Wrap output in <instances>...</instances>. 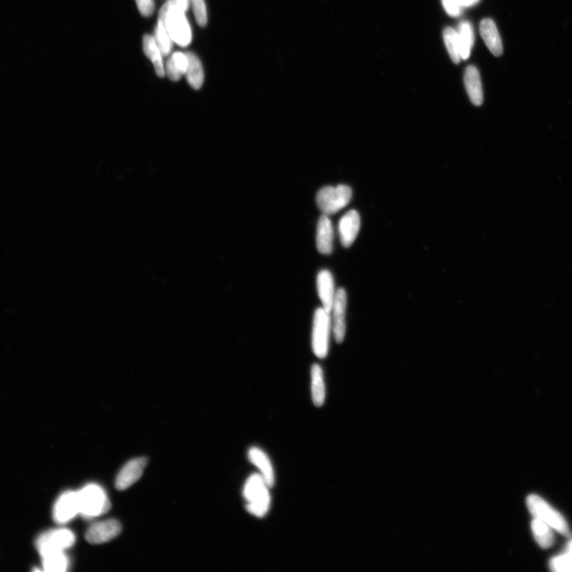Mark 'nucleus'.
<instances>
[{
	"label": "nucleus",
	"mask_w": 572,
	"mask_h": 572,
	"mask_svg": "<svg viewBox=\"0 0 572 572\" xmlns=\"http://www.w3.org/2000/svg\"><path fill=\"white\" fill-rule=\"evenodd\" d=\"M166 14V26L173 43L182 47H186L192 42V31L186 13L175 2V0L167 1Z\"/></svg>",
	"instance_id": "f03ea898"
},
{
	"label": "nucleus",
	"mask_w": 572,
	"mask_h": 572,
	"mask_svg": "<svg viewBox=\"0 0 572 572\" xmlns=\"http://www.w3.org/2000/svg\"><path fill=\"white\" fill-rule=\"evenodd\" d=\"M334 230L331 219L323 215L317 223L316 247L323 254H331L333 251Z\"/></svg>",
	"instance_id": "4468645a"
},
{
	"label": "nucleus",
	"mask_w": 572,
	"mask_h": 572,
	"mask_svg": "<svg viewBox=\"0 0 572 572\" xmlns=\"http://www.w3.org/2000/svg\"><path fill=\"white\" fill-rule=\"evenodd\" d=\"M464 83L473 105L481 106L483 102V92L481 74L476 67L470 66L466 68Z\"/></svg>",
	"instance_id": "dca6fc26"
},
{
	"label": "nucleus",
	"mask_w": 572,
	"mask_h": 572,
	"mask_svg": "<svg viewBox=\"0 0 572 572\" xmlns=\"http://www.w3.org/2000/svg\"><path fill=\"white\" fill-rule=\"evenodd\" d=\"M551 569L558 572H572V558L567 553L553 558L550 562Z\"/></svg>",
	"instance_id": "bb28decb"
},
{
	"label": "nucleus",
	"mask_w": 572,
	"mask_h": 572,
	"mask_svg": "<svg viewBox=\"0 0 572 572\" xmlns=\"http://www.w3.org/2000/svg\"><path fill=\"white\" fill-rule=\"evenodd\" d=\"M527 506L529 512L533 514L535 518L544 522L550 525L552 529L558 531L559 533L564 536H570L569 525L562 514L555 511L539 496L534 494L529 496Z\"/></svg>",
	"instance_id": "423d86ee"
},
{
	"label": "nucleus",
	"mask_w": 572,
	"mask_h": 572,
	"mask_svg": "<svg viewBox=\"0 0 572 572\" xmlns=\"http://www.w3.org/2000/svg\"><path fill=\"white\" fill-rule=\"evenodd\" d=\"M45 571L64 572L68 568V559L64 552H54L42 557Z\"/></svg>",
	"instance_id": "393cba45"
},
{
	"label": "nucleus",
	"mask_w": 572,
	"mask_h": 572,
	"mask_svg": "<svg viewBox=\"0 0 572 572\" xmlns=\"http://www.w3.org/2000/svg\"><path fill=\"white\" fill-rule=\"evenodd\" d=\"M311 397L316 406L321 407L325 403L326 391L325 376L319 364H314L311 368Z\"/></svg>",
	"instance_id": "a211bd4d"
},
{
	"label": "nucleus",
	"mask_w": 572,
	"mask_h": 572,
	"mask_svg": "<svg viewBox=\"0 0 572 572\" xmlns=\"http://www.w3.org/2000/svg\"><path fill=\"white\" fill-rule=\"evenodd\" d=\"M143 50L144 53L152 61L154 66L156 74L159 78H164L166 71L163 61V54L159 47L155 38L150 36H145L143 38Z\"/></svg>",
	"instance_id": "aec40b11"
},
{
	"label": "nucleus",
	"mask_w": 572,
	"mask_h": 572,
	"mask_svg": "<svg viewBox=\"0 0 572 572\" xmlns=\"http://www.w3.org/2000/svg\"><path fill=\"white\" fill-rule=\"evenodd\" d=\"M79 513L86 518H95L109 511L110 502L101 487L88 485L78 492Z\"/></svg>",
	"instance_id": "7ed1b4c3"
},
{
	"label": "nucleus",
	"mask_w": 572,
	"mask_h": 572,
	"mask_svg": "<svg viewBox=\"0 0 572 572\" xmlns=\"http://www.w3.org/2000/svg\"><path fill=\"white\" fill-rule=\"evenodd\" d=\"M136 3L140 13L145 17H149L154 13V0H136Z\"/></svg>",
	"instance_id": "c756f323"
},
{
	"label": "nucleus",
	"mask_w": 572,
	"mask_h": 572,
	"mask_svg": "<svg viewBox=\"0 0 572 572\" xmlns=\"http://www.w3.org/2000/svg\"><path fill=\"white\" fill-rule=\"evenodd\" d=\"M192 1L195 18L200 27L207 25V15L205 0H191Z\"/></svg>",
	"instance_id": "cd10ccee"
},
{
	"label": "nucleus",
	"mask_w": 572,
	"mask_h": 572,
	"mask_svg": "<svg viewBox=\"0 0 572 572\" xmlns=\"http://www.w3.org/2000/svg\"><path fill=\"white\" fill-rule=\"evenodd\" d=\"M267 483L262 476L254 474L245 484L244 494L247 500V511L253 515L263 518L270 506V495Z\"/></svg>",
	"instance_id": "f257e3e1"
},
{
	"label": "nucleus",
	"mask_w": 572,
	"mask_h": 572,
	"mask_svg": "<svg viewBox=\"0 0 572 572\" xmlns=\"http://www.w3.org/2000/svg\"><path fill=\"white\" fill-rule=\"evenodd\" d=\"M460 45V55L461 59H467L471 54V50L474 45L473 27L469 22L464 21L460 23L457 29Z\"/></svg>",
	"instance_id": "5701e85b"
},
{
	"label": "nucleus",
	"mask_w": 572,
	"mask_h": 572,
	"mask_svg": "<svg viewBox=\"0 0 572 572\" xmlns=\"http://www.w3.org/2000/svg\"><path fill=\"white\" fill-rule=\"evenodd\" d=\"M346 305H348L346 293L344 288H339L337 291L336 297H335L330 311V314H332V333L338 344L342 343L346 336Z\"/></svg>",
	"instance_id": "6e6552de"
},
{
	"label": "nucleus",
	"mask_w": 572,
	"mask_h": 572,
	"mask_svg": "<svg viewBox=\"0 0 572 572\" xmlns=\"http://www.w3.org/2000/svg\"><path fill=\"white\" fill-rule=\"evenodd\" d=\"M186 54L188 59V68L186 73L188 82L193 89L198 90L204 83L203 66L198 57L194 54L188 52Z\"/></svg>",
	"instance_id": "412c9836"
},
{
	"label": "nucleus",
	"mask_w": 572,
	"mask_h": 572,
	"mask_svg": "<svg viewBox=\"0 0 572 572\" xmlns=\"http://www.w3.org/2000/svg\"><path fill=\"white\" fill-rule=\"evenodd\" d=\"M147 465V458H137L129 462L119 473L115 481L117 488L124 490L132 486L141 478Z\"/></svg>",
	"instance_id": "f8f14e48"
},
{
	"label": "nucleus",
	"mask_w": 572,
	"mask_h": 572,
	"mask_svg": "<svg viewBox=\"0 0 572 572\" xmlns=\"http://www.w3.org/2000/svg\"><path fill=\"white\" fill-rule=\"evenodd\" d=\"M122 527L115 519L95 523L89 528L86 533V539L91 544L99 545L108 542L119 535Z\"/></svg>",
	"instance_id": "1a4fd4ad"
},
{
	"label": "nucleus",
	"mask_w": 572,
	"mask_h": 572,
	"mask_svg": "<svg viewBox=\"0 0 572 572\" xmlns=\"http://www.w3.org/2000/svg\"><path fill=\"white\" fill-rule=\"evenodd\" d=\"M443 39L448 49L450 59L455 64H459L461 60L460 45L457 31L454 28H445Z\"/></svg>",
	"instance_id": "a878e982"
},
{
	"label": "nucleus",
	"mask_w": 572,
	"mask_h": 572,
	"mask_svg": "<svg viewBox=\"0 0 572 572\" xmlns=\"http://www.w3.org/2000/svg\"><path fill=\"white\" fill-rule=\"evenodd\" d=\"M318 295L322 303V308L330 313L337 291L335 290L334 277L328 270L320 271L316 277Z\"/></svg>",
	"instance_id": "ddd939ff"
},
{
	"label": "nucleus",
	"mask_w": 572,
	"mask_h": 572,
	"mask_svg": "<svg viewBox=\"0 0 572 572\" xmlns=\"http://www.w3.org/2000/svg\"><path fill=\"white\" fill-rule=\"evenodd\" d=\"M351 198V189L345 184H339L336 187L321 189L317 193L316 203L323 215L330 216L342 210L349 204Z\"/></svg>",
	"instance_id": "39448f33"
},
{
	"label": "nucleus",
	"mask_w": 572,
	"mask_h": 572,
	"mask_svg": "<svg viewBox=\"0 0 572 572\" xmlns=\"http://www.w3.org/2000/svg\"><path fill=\"white\" fill-rule=\"evenodd\" d=\"M459 2L461 4L462 7L467 8L476 5L479 2V0H459Z\"/></svg>",
	"instance_id": "2f4dec72"
},
{
	"label": "nucleus",
	"mask_w": 572,
	"mask_h": 572,
	"mask_svg": "<svg viewBox=\"0 0 572 572\" xmlns=\"http://www.w3.org/2000/svg\"><path fill=\"white\" fill-rule=\"evenodd\" d=\"M76 537L71 530L55 529L40 535L36 541V547L40 556L43 557L52 553L65 551L74 545Z\"/></svg>",
	"instance_id": "0eeeda50"
},
{
	"label": "nucleus",
	"mask_w": 572,
	"mask_h": 572,
	"mask_svg": "<svg viewBox=\"0 0 572 572\" xmlns=\"http://www.w3.org/2000/svg\"><path fill=\"white\" fill-rule=\"evenodd\" d=\"M481 36L488 49L496 57H499L504 53V47L500 34L494 22L490 19H485L479 27Z\"/></svg>",
	"instance_id": "2eb2a0df"
},
{
	"label": "nucleus",
	"mask_w": 572,
	"mask_h": 572,
	"mask_svg": "<svg viewBox=\"0 0 572 572\" xmlns=\"http://www.w3.org/2000/svg\"><path fill=\"white\" fill-rule=\"evenodd\" d=\"M79 513L78 492L67 491L60 496L54 507L53 516L55 522L66 523Z\"/></svg>",
	"instance_id": "9d476101"
},
{
	"label": "nucleus",
	"mask_w": 572,
	"mask_h": 572,
	"mask_svg": "<svg viewBox=\"0 0 572 572\" xmlns=\"http://www.w3.org/2000/svg\"><path fill=\"white\" fill-rule=\"evenodd\" d=\"M443 8L446 13L452 17H458L461 15L462 7L459 0H442Z\"/></svg>",
	"instance_id": "c85d7f7f"
},
{
	"label": "nucleus",
	"mask_w": 572,
	"mask_h": 572,
	"mask_svg": "<svg viewBox=\"0 0 572 572\" xmlns=\"http://www.w3.org/2000/svg\"><path fill=\"white\" fill-rule=\"evenodd\" d=\"M531 530H533L535 539L540 546L548 548L552 545L554 536L550 525L539 519L534 518V521L531 522Z\"/></svg>",
	"instance_id": "b1692460"
},
{
	"label": "nucleus",
	"mask_w": 572,
	"mask_h": 572,
	"mask_svg": "<svg viewBox=\"0 0 572 572\" xmlns=\"http://www.w3.org/2000/svg\"><path fill=\"white\" fill-rule=\"evenodd\" d=\"M167 8H168V3L166 2L160 10L158 25L155 30V40L163 56H167L170 54L173 43L166 26Z\"/></svg>",
	"instance_id": "6ab92c4d"
},
{
	"label": "nucleus",
	"mask_w": 572,
	"mask_h": 572,
	"mask_svg": "<svg viewBox=\"0 0 572 572\" xmlns=\"http://www.w3.org/2000/svg\"><path fill=\"white\" fill-rule=\"evenodd\" d=\"M339 235L341 244L349 247L353 244L360 229V216L355 210H351L340 219Z\"/></svg>",
	"instance_id": "9b49d317"
},
{
	"label": "nucleus",
	"mask_w": 572,
	"mask_h": 572,
	"mask_svg": "<svg viewBox=\"0 0 572 572\" xmlns=\"http://www.w3.org/2000/svg\"><path fill=\"white\" fill-rule=\"evenodd\" d=\"M332 332L330 313L322 307L318 308L314 316L311 348H313L315 355L319 359H325L328 354Z\"/></svg>",
	"instance_id": "20e7f679"
},
{
	"label": "nucleus",
	"mask_w": 572,
	"mask_h": 572,
	"mask_svg": "<svg viewBox=\"0 0 572 572\" xmlns=\"http://www.w3.org/2000/svg\"><path fill=\"white\" fill-rule=\"evenodd\" d=\"M175 2L181 8L184 13L189 8L190 0H175Z\"/></svg>",
	"instance_id": "7c9ffc66"
},
{
	"label": "nucleus",
	"mask_w": 572,
	"mask_h": 572,
	"mask_svg": "<svg viewBox=\"0 0 572 572\" xmlns=\"http://www.w3.org/2000/svg\"><path fill=\"white\" fill-rule=\"evenodd\" d=\"M566 553H567L569 556L572 558V540L569 543Z\"/></svg>",
	"instance_id": "473e14b6"
},
{
	"label": "nucleus",
	"mask_w": 572,
	"mask_h": 572,
	"mask_svg": "<svg viewBox=\"0 0 572 572\" xmlns=\"http://www.w3.org/2000/svg\"><path fill=\"white\" fill-rule=\"evenodd\" d=\"M249 460L254 465H256L262 473V476L269 487H272L274 484V473L272 465H271L268 456L265 455L261 449L254 447L248 453Z\"/></svg>",
	"instance_id": "f3484780"
},
{
	"label": "nucleus",
	"mask_w": 572,
	"mask_h": 572,
	"mask_svg": "<svg viewBox=\"0 0 572 572\" xmlns=\"http://www.w3.org/2000/svg\"><path fill=\"white\" fill-rule=\"evenodd\" d=\"M187 68L188 59L186 54L181 53V52H176L167 61L165 71L167 76L173 82H177L182 78L183 75H186Z\"/></svg>",
	"instance_id": "4be33fe9"
}]
</instances>
